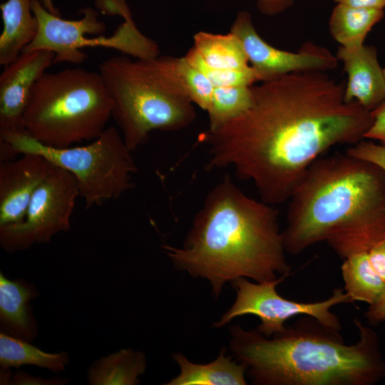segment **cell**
Listing matches in <instances>:
<instances>
[{
	"instance_id": "6da1fadb",
	"label": "cell",
	"mask_w": 385,
	"mask_h": 385,
	"mask_svg": "<svg viewBox=\"0 0 385 385\" xmlns=\"http://www.w3.org/2000/svg\"><path fill=\"white\" fill-rule=\"evenodd\" d=\"M345 86L324 71L294 72L252 86V103L240 115L200 140L207 169L231 167L250 181L260 200L288 201L307 168L337 145L364 139L371 111L344 100Z\"/></svg>"
},
{
	"instance_id": "7a4b0ae2",
	"label": "cell",
	"mask_w": 385,
	"mask_h": 385,
	"mask_svg": "<svg viewBox=\"0 0 385 385\" xmlns=\"http://www.w3.org/2000/svg\"><path fill=\"white\" fill-rule=\"evenodd\" d=\"M163 249L176 270L206 280L215 299L239 278L262 282L291 272L277 210L248 196L228 175L207 193L183 246Z\"/></svg>"
},
{
	"instance_id": "3957f363",
	"label": "cell",
	"mask_w": 385,
	"mask_h": 385,
	"mask_svg": "<svg viewBox=\"0 0 385 385\" xmlns=\"http://www.w3.org/2000/svg\"><path fill=\"white\" fill-rule=\"evenodd\" d=\"M288 201V254L326 242L344 260L385 239V172L346 152L316 160Z\"/></svg>"
},
{
	"instance_id": "277c9868",
	"label": "cell",
	"mask_w": 385,
	"mask_h": 385,
	"mask_svg": "<svg viewBox=\"0 0 385 385\" xmlns=\"http://www.w3.org/2000/svg\"><path fill=\"white\" fill-rule=\"evenodd\" d=\"M359 339L346 344L339 332L304 316L271 337L231 325L230 349L255 385H372L385 377L377 334L358 319Z\"/></svg>"
},
{
	"instance_id": "5b68a950",
	"label": "cell",
	"mask_w": 385,
	"mask_h": 385,
	"mask_svg": "<svg viewBox=\"0 0 385 385\" xmlns=\"http://www.w3.org/2000/svg\"><path fill=\"white\" fill-rule=\"evenodd\" d=\"M176 58L159 55L133 60L123 54L98 66L113 99L112 118L131 151L145 143L152 131L180 130L197 117L179 80Z\"/></svg>"
},
{
	"instance_id": "8992f818",
	"label": "cell",
	"mask_w": 385,
	"mask_h": 385,
	"mask_svg": "<svg viewBox=\"0 0 385 385\" xmlns=\"http://www.w3.org/2000/svg\"><path fill=\"white\" fill-rule=\"evenodd\" d=\"M113 106L98 71L69 68L46 72L30 93L24 128L43 145L67 148L101 135L112 117Z\"/></svg>"
},
{
	"instance_id": "52a82bcc",
	"label": "cell",
	"mask_w": 385,
	"mask_h": 385,
	"mask_svg": "<svg viewBox=\"0 0 385 385\" xmlns=\"http://www.w3.org/2000/svg\"><path fill=\"white\" fill-rule=\"evenodd\" d=\"M17 155L38 154L53 165L69 171L76 179L87 209L117 199L134 186L138 170L132 152L120 131L110 126L83 146L53 148L43 145L26 132L0 135Z\"/></svg>"
},
{
	"instance_id": "ba28073f",
	"label": "cell",
	"mask_w": 385,
	"mask_h": 385,
	"mask_svg": "<svg viewBox=\"0 0 385 385\" xmlns=\"http://www.w3.org/2000/svg\"><path fill=\"white\" fill-rule=\"evenodd\" d=\"M288 276L284 274L275 280L262 282H252L246 278L231 282L236 293L235 299L212 326L221 328L235 317L255 315L260 320L256 329L265 337H271L284 331L289 319L304 315L316 319L327 327L341 331L339 319L331 309L335 305L353 302L349 294L341 288H336L331 296L322 301L304 302L288 299L276 289Z\"/></svg>"
},
{
	"instance_id": "9c48e42d",
	"label": "cell",
	"mask_w": 385,
	"mask_h": 385,
	"mask_svg": "<svg viewBox=\"0 0 385 385\" xmlns=\"http://www.w3.org/2000/svg\"><path fill=\"white\" fill-rule=\"evenodd\" d=\"M78 196L75 177L52 164L32 196L23 221L0 226L1 247L8 252L25 250L68 231Z\"/></svg>"
},
{
	"instance_id": "30bf717a",
	"label": "cell",
	"mask_w": 385,
	"mask_h": 385,
	"mask_svg": "<svg viewBox=\"0 0 385 385\" xmlns=\"http://www.w3.org/2000/svg\"><path fill=\"white\" fill-rule=\"evenodd\" d=\"M230 32L241 41L249 63L260 82L294 72L326 71L337 67V58L328 49L307 43L297 52L275 48L257 33L247 11L237 13Z\"/></svg>"
},
{
	"instance_id": "8fae6325",
	"label": "cell",
	"mask_w": 385,
	"mask_h": 385,
	"mask_svg": "<svg viewBox=\"0 0 385 385\" xmlns=\"http://www.w3.org/2000/svg\"><path fill=\"white\" fill-rule=\"evenodd\" d=\"M31 10L38 21L34 40L23 51L48 50L53 53V63L68 62L79 64L87 56L82 51L86 35H103L105 24L99 20V11L92 7L81 9L78 20L63 19L48 11L40 0H31Z\"/></svg>"
},
{
	"instance_id": "7c38bea8",
	"label": "cell",
	"mask_w": 385,
	"mask_h": 385,
	"mask_svg": "<svg viewBox=\"0 0 385 385\" xmlns=\"http://www.w3.org/2000/svg\"><path fill=\"white\" fill-rule=\"evenodd\" d=\"M48 50L22 51L0 76V135L26 132L24 114L36 81L53 63Z\"/></svg>"
},
{
	"instance_id": "4fadbf2b",
	"label": "cell",
	"mask_w": 385,
	"mask_h": 385,
	"mask_svg": "<svg viewBox=\"0 0 385 385\" xmlns=\"http://www.w3.org/2000/svg\"><path fill=\"white\" fill-rule=\"evenodd\" d=\"M51 166L46 158L34 153L0 163V226L23 221L32 196Z\"/></svg>"
},
{
	"instance_id": "5bb4252c",
	"label": "cell",
	"mask_w": 385,
	"mask_h": 385,
	"mask_svg": "<svg viewBox=\"0 0 385 385\" xmlns=\"http://www.w3.org/2000/svg\"><path fill=\"white\" fill-rule=\"evenodd\" d=\"M337 58L343 62L347 75L344 100L356 101L371 111L377 108L385 100V74L376 48L364 44L351 48L339 46Z\"/></svg>"
},
{
	"instance_id": "9a60e30c",
	"label": "cell",
	"mask_w": 385,
	"mask_h": 385,
	"mask_svg": "<svg viewBox=\"0 0 385 385\" xmlns=\"http://www.w3.org/2000/svg\"><path fill=\"white\" fill-rule=\"evenodd\" d=\"M173 359L178 365L180 373L166 385H246L247 367L232 360L222 348L217 357L207 364L190 361L184 354L175 352Z\"/></svg>"
},
{
	"instance_id": "2e32d148",
	"label": "cell",
	"mask_w": 385,
	"mask_h": 385,
	"mask_svg": "<svg viewBox=\"0 0 385 385\" xmlns=\"http://www.w3.org/2000/svg\"><path fill=\"white\" fill-rule=\"evenodd\" d=\"M36 296V290L28 282L10 280L0 274V322L7 334L27 342L36 337L29 302Z\"/></svg>"
},
{
	"instance_id": "e0dca14e",
	"label": "cell",
	"mask_w": 385,
	"mask_h": 385,
	"mask_svg": "<svg viewBox=\"0 0 385 385\" xmlns=\"http://www.w3.org/2000/svg\"><path fill=\"white\" fill-rule=\"evenodd\" d=\"M3 30L0 36V65L14 61L36 36L38 21L31 0H7L0 4Z\"/></svg>"
},
{
	"instance_id": "ac0fdd59",
	"label": "cell",
	"mask_w": 385,
	"mask_h": 385,
	"mask_svg": "<svg viewBox=\"0 0 385 385\" xmlns=\"http://www.w3.org/2000/svg\"><path fill=\"white\" fill-rule=\"evenodd\" d=\"M146 366L144 353L122 349L96 361L89 368L87 379L92 385H136Z\"/></svg>"
},
{
	"instance_id": "d6986e66",
	"label": "cell",
	"mask_w": 385,
	"mask_h": 385,
	"mask_svg": "<svg viewBox=\"0 0 385 385\" xmlns=\"http://www.w3.org/2000/svg\"><path fill=\"white\" fill-rule=\"evenodd\" d=\"M384 16V9L356 8L337 4L329 18V32L340 46L359 47L364 44L369 32Z\"/></svg>"
},
{
	"instance_id": "ffe728a7",
	"label": "cell",
	"mask_w": 385,
	"mask_h": 385,
	"mask_svg": "<svg viewBox=\"0 0 385 385\" xmlns=\"http://www.w3.org/2000/svg\"><path fill=\"white\" fill-rule=\"evenodd\" d=\"M192 47L205 63L214 69L239 70L250 66L241 41L230 31L226 34L197 32Z\"/></svg>"
},
{
	"instance_id": "44dd1931",
	"label": "cell",
	"mask_w": 385,
	"mask_h": 385,
	"mask_svg": "<svg viewBox=\"0 0 385 385\" xmlns=\"http://www.w3.org/2000/svg\"><path fill=\"white\" fill-rule=\"evenodd\" d=\"M344 292L351 301L372 304L385 292V282L370 264L368 252L354 254L344 260L341 267Z\"/></svg>"
},
{
	"instance_id": "7402d4cb",
	"label": "cell",
	"mask_w": 385,
	"mask_h": 385,
	"mask_svg": "<svg viewBox=\"0 0 385 385\" xmlns=\"http://www.w3.org/2000/svg\"><path fill=\"white\" fill-rule=\"evenodd\" d=\"M68 363L66 352L51 354L4 332L0 334V364L3 369L22 365H34L60 372Z\"/></svg>"
},
{
	"instance_id": "603a6c76",
	"label": "cell",
	"mask_w": 385,
	"mask_h": 385,
	"mask_svg": "<svg viewBox=\"0 0 385 385\" xmlns=\"http://www.w3.org/2000/svg\"><path fill=\"white\" fill-rule=\"evenodd\" d=\"M252 103L251 86L216 87L206 111L209 130H214L246 111Z\"/></svg>"
},
{
	"instance_id": "cb8c5ba5",
	"label": "cell",
	"mask_w": 385,
	"mask_h": 385,
	"mask_svg": "<svg viewBox=\"0 0 385 385\" xmlns=\"http://www.w3.org/2000/svg\"><path fill=\"white\" fill-rule=\"evenodd\" d=\"M183 57L190 65L204 73L215 88L252 86L253 83L260 81L257 73L250 66L239 70H219L210 68L193 47L190 48Z\"/></svg>"
},
{
	"instance_id": "d4e9b609",
	"label": "cell",
	"mask_w": 385,
	"mask_h": 385,
	"mask_svg": "<svg viewBox=\"0 0 385 385\" xmlns=\"http://www.w3.org/2000/svg\"><path fill=\"white\" fill-rule=\"evenodd\" d=\"M179 80L188 98L194 105L207 111L215 89L206 75L190 65L183 56L176 58Z\"/></svg>"
},
{
	"instance_id": "484cf974",
	"label": "cell",
	"mask_w": 385,
	"mask_h": 385,
	"mask_svg": "<svg viewBox=\"0 0 385 385\" xmlns=\"http://www.w3.org/2000/svg\"><path fill=\"white\" fill-rule=\"evenodd\" d=\"M345 152L351 156L370 162L385 172V145L363 139L351 145Z\"/></svg>"
},
{
	"instance_id": "4316f807",
	"label": "cell",
	"mask_w": 385,
	"mask_h": 385,
	"mask_svg": "<svg viewBox=\"0 0 385 385\" xmlns=\"http://www.w3.org/2000/svg\"><path fill=\"white\" fill-rule=\"evenodd\" d=\"M373 123L364 135V139L378 140L385 145V100L371 111Z\"/></svg>"
},
{
	"instance_id": "83f0119b",
	"label": "cell",
	"mask_w": 385,
	"mask_h": 385,
	"mask_svg": "<svg viewBox=\"0 0 385 385\" xmlns=\"http://www.w3.org/2000/svg\"><path fill=\"white\" fill-rule=\"evenodd\" d=\"M95 6L104 15H118L123 18L132 14L125 0H95Z\"/></svg>"
},
{
	"instance_id": "f1b7e54d",
	"label": "cell",
	"mask_w": 385,
	"mask_h": 385,
	"mask_svg": "<svg viewBox=\"0 0 385 385\" xmlns=\"http://www.w3.org/2000/svg\"><path fill=\"white\" fill-rule=\"evenodd\" d=\"M371 265L385 282V239L376 243L368 251Z\"/></svg>"
},
{
	"instance_id": "f546056e",
	"label": "cell",
	"mask_w": 385,
	"mask_h": 385,
	"mask_svg": "<svg viewBox=\"0 0 385 385\" xmlns=\"http://www.w3.org/2000/svg\"><path fill=\"white\" fill-rule=\"evenodd\" d=\"M293 0H257L259 11L266 16L280 14L292 6Z\"/></svg>"
},
{
	"instance_id": "4dcf8cb0",
	"label": "cell",
	"mask_w": 385,
	"mask_h": 385,
	"mask_svg": "<svg viewBox=\"0 0 385 385\" xmlns=\"http://www.w3.org/2000/svg\"><path fill=\"white\" fill-rule=\"evenodd\" d=\"M10 384L15 385H53L61 384L65 382L61 379H46L41 377L32 376L24 371H17L10 381Z\"/></svg>"
},
{
	"instance_id": "1f68e13d",
	"label": "cell",
	"mask_w": 385,
	"mask_h": 385,
	"mask_svg": "<svg viewBox=\"0 0 385 385\" xmlns=\"http://www.w3.org/2000/svg\"><path fill=\"white\" fill-rule=\"evenodd\" d=\"M365 317L371 324L385 320V292L375 303L369 305Z\"/></svg>"
},
{
	"instance_id": "d6a6232c",
	"label": "cell",
	"mask_w": 385,
	"mask_h": 385,
	"mask_svg": "<svg viewBox=\"0 0 385 385\" xmlns=\"http://www.w3.org/2000/svg\"><path fill=\"white\" fill-rule=\"evenodd\" d=\"M337 4H342L356 8L384 9L385 0H334Z\"/></svg>"
},
{
	"instance_id": "836d02e7",
	"label": "cell",
	"mask_w": 385,
	"mask_h": 385,
	"mask_svg": "<svg viewBox=\"0 0 385 385\" xmlns=\"http://www.w3.org/2000/svg\"><path fill=\"white\" fill-rule=\"evenodd\" d=\"M43 6L51 13L60 15L58 9L54 6L52 0H40ZM61 16V15H60Z\"/></svg>"
},
{
	"instance_id": "e575fe53",
	"label": "cell",
	"mask_w": 385,
	"mask_h": 385,
	"mask_svg": "<svg viewBox=\"0 0 385 385\" xmlns=\"http://www.w3.org/2000/svg\"><path fill=\"white\" fill-rule=\"evenodd\" d=\"M384 74H385V68H384Z\"/></svg>"
}]
</instances>
